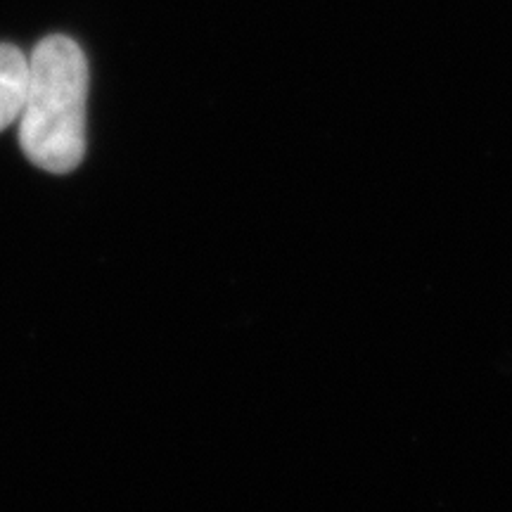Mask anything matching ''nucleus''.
<instances>
[{"mask_svg":"<svg viewBox=\"0 0 512 512\" xmlns=\"http://www.w3.org/2000/svg\"><path fill=\"white\" fill-rule=\"evenodd\" d=\"M29 81V57L15 46L0 43V131L19 119Z\"/></svg>","mask_w":512,"mask_h":512,"instance_id":"obj_2","label":"nucleus"},{"mask_svg":"<svg viewBox=\"0 0 512 512\" xmlns=\"http://www.w3.org/2000/svg\"><path fill=\"white\" fill-rule=\"evenodd\" d=\"M88 62L69 36H48L29 55V81L19 112V145L31 164L69 174L86 155Z\"/></svg>","mask_w":512,"mask_h":512,"instance_id":"obj_1","label":"nucleus"}]
</instances>
